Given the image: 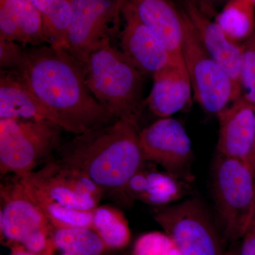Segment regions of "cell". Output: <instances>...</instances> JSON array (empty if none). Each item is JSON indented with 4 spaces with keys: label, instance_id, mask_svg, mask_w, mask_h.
<instances>
[{
    "label": "cell",
    "instance_id": "6da1fadb",
    "mask_svg": "<svg viewBox=\"0 0 255 255\" xmlns=\"http://www.w3.org/2000/svg\"><path fill=\"white\" fill-rule=\"evenodd\" d=\"M17 73L32 92L75 135L115 123L87 84V66L66 50L49 45L25 48Z\"/></svg>",
    "mask_w": 255,
    "mask_h": 255
},
{
    "label": "cell",
    "instance_id": "7a4b0ae2",
    "mask_svg": "<svg viewBox=\"0 0 255 255\" xmlns=\"http://www.w3.org/2000/svg\"><path fill=\"white\" fill-rule=\"evenodd\" d=\"M138 126L124 120L75 135L60 146V160L85 174L99 187L122 195L145 165Z\"/></svg>",
    "mask_w": 255,
    "mask_h": 255
},
{
    "label": "cell",
    "instance_id": "3957f363",
    "mask_svg": "<svg viewBox=\"0 0 255 255\" xmlns=\"http://www.w3.org/2000/svg\"><path fill=\"white\" fill-rule=\"evenodd\" d=\"M86 66L87 84L96 100L117 120L139 127L145 107L144 75L112 46L111 39L90 55Z\"/></svg>",
    "mask_w": 255,
    "mask_h": 255
},
{
    "label": "cell",
    "instance_id": "277c9868",
    "mask_svg": "<svg viewBox=\"0 0 255 255\" xmlns=\"http://www.w3.org/2000/svg\"><path fill=\"white\" fill-rule=\"evenodd\" d=\"M63 129L48 121L0 119V173L24 177L59 148Z\"/></svg>",
    "mask_w": 255,
    "mask_h": 255
},
{
    "label": "cell",
    "instance_id": "5b68a950",
    "mask_svg": "<svg viewBox=\"0 0 255 255\" xmlns=\"http://www.w3.org/2000/svg\"><path fill=\"white\" fill-rule=\"evenodd\" d=\"M213 170L214 201L225 231L231 239L241 238L253 219L254 172L241 159L219 153Z\"/></svg>",
    "mask_w": 255,
    "mask_h": 255
},
{
    "label": "cell",
    "instance_id": "8992f818",
    "mask_svg": "<svg viewBox=\"0 0 255 255\" xmlns=\"http://www.w3.org/2000/svg\"><path fill=\"white\" fill-rule=\"evenodd\" d=\"M182 55L193 95L206 113L217 116L242 95L227 72L203 46L186 13Z\"/></svg>",
    "mask_w": 255,
    "mask_h": 255
},
{
    "label": "cell",
    "instance_id": "52a82bcc",
    "mask_svg": "<svg viewBox=\"0 0 255 255\" xmlns=\"http://www.w3.org/2000/svg\"><path fill=\"white\" fill-rule=\"evenodd\" d=\"M152 217L182 255H228L211 216L199 199L155 208Z\"/></svg>",
    "mask_w": 255,
    "mask_h": 255
},
{
    "label": "cell",
    "instance_id": "ba28073f",
    "mask_svg": "<svg viewBox=\"0 0 255 255\" xmlns=\"http://www.w3.org/2000/svg\"><path fill=\"white\" fill-rule=\"evenodd\" d=\"M126 0H73L68 51L86 65L90 55L119 33Z\"/></svg>",
    "mask_w": 255,
    "mask_h": 255
},
{
    "label": "cell",
    "instance_id": "9c48e42d",
    "mask_svg": "<svg viewBox=\"0 0 255 255\" xmlns=\"http://www.w3.org/2000/svg\"><path fill=\"white\" fill-rule=\"evenodd\" d=\"M21 177L50 199L80 211L97 209L105 193L90 178L60 159L48 161L39 170Z\"/></svg>",
    "mask_w": 255,
    "mask_h": 255
},
{
    "label": "cell",
    "instance_id": "30bf717a",
    "mask_svg": "<svg viewBox=\"0 0 255 255\" xmlns=\"http://www.w3.org/2000/svg\"><path fill=\"white\" fill-rule=\"evenodd\" d=\"M139 142L146 162L192 179L189 172L194 157L192 143L180 122L172 117L159 119L140 130Z\"/></svg>",
    "mask_w": 255,
    "mask_h": 255
},
{
    "label": "cell",
    "instance_id": "8fae6325",
    "mask_svg": "<svg viewBox=\"0 0 255 255\" xmlns=\"http://www.w3.org/2000/svg\"><path fill=\"white\" fill-rule=\"evenodd\" d=\"M122 14L124 27L119 33V50L142 75L153 77L170 65L178 64L163 42L137 18L127 0Z\"/></svg>",
    "mask_w": 255,
    "mask_h": 255
},
{
    "label": "cell",
    "instance_id": "7c38bea8",
    "mask_svg": "<svg viewBox=\"0 0 255 255\" xmlns=\"http://www.w3.org/2000/svg\"><path fill=\"white\" fill-rule=\"evenodd\" d=\"M13 176L0 184V231L5 239L20 244L37 230L53 226L28 195L21 178Z\"/></svg>",
    "mask_w": 255,
    "mask_h": 255
},
{
    "label": "cell",
    "instance_id": "4fadbf2b",
    "mask_svg": "<svg viewBox=\"0 0 255 255\" xmlns=\"http://www.w3.org/2000/svg\"><path fill=\"white\" fill-rule=\"evenodd\" d=\"M180 2L203 46L242 90L241 45L231 41L219 23L201 9L196 0H180Z\"/></svg>",
    "mask_w": 255,
    "mask_h": 255
},
{
    "label": "cell",
    "instance_id": "5bb4252c",
    "mask_svg": "<svg viewBox=\"0 0 255 255\" xmlns=\"http://www.w3.org/2000/svg\"><path fill=\"white\" fill-rule=\"evenodd\" d=\"M217 117V153L248 164L255 142V107L241 95Z\"/></svg>",
    "mask_w": 255,
    "mask_h": 255
},
{
    "label": "cell",
    "instance_id": "9a60e30c",
    "mask_svg": "<svg viewBox=\"0 0 255 255\" xmlns=\"http://www.w3.org/2000/svg\"><path fill=\"white\" fill-rule=\"evenodd\" d=\"M145 164L124 187L121 196L126 201L164 207L190 194L192 179L146 167Z\"/></svg>",
    "mask_w": 255,
    "mask_h": 255
},
{
    "label": "cell",
    "instance_id": "2e32d148",
    "mask_svg": "<svg viewBox=\"0 0 255 255\" xmlns=\"http://www.w3.org/2000/svg\"><path fill=\"white\" fill-rule=\"evenodd\" d=\"M137 18L159 37L176 63L182 55L185 13L172 0H127Z\"/></svg>",
    "mask_w": 255,
    "mask_h": 255
},
{
    "label": "cell",
    "instance_id": "e0dca14e",
    "mask_svg": "<svg viewBox=\"0 0 255 255\" xmlns=\"http://www.w3.org/2000/svg\"><path fill=\"white\" fill-rule=\"evenodd\" d=\"M8 119L48 121L61 127L56 115L32 92L17 73L0 70V119Z\"/></svg>",
    "mask_w": 255,
    "mask_h": 255
},
{
    "label": "cell",
    "instance_id": "ac0fdd59",
    "mask_svg": "<svg viewBox=\"0 0 255 255\" xmlns=\"http://www.w3.org/2000/svg\"><path fill=\"white\" fill-rule=\"evenodd\" d=\"M152 78L153 86L144 105L155 117H171L190 105L193 92L185 65L174 63Z\"/></svg>",
    "mask_w": 255,
    "mask_h": 255
},
{
    "label": "cell",
    "instance_id": "d6986e66",
    "mask_svg": "<svg viewBox=\"0 0 255 255\" xmlns=\"http://www.w3.org/2000/svg\"><path fill=\"white\" fill-rule=\"evenodd\" d=\"M0 39L23 47L46 43L41 13L30 0H0Z\"/></svg>",
    "mask_w": 255,
    "mask_h": 255
},
{
    "label": "cell",
    "instance_id": "ffe728a7",
    "mask_svg": "<svg viewBox=\"0 0 255 255\" xmlns=\"http://www.w3.org/2000/svg\"><path fill=\"white\" fill-rule=\"evenodd\" d=\"M41 13L46 43L68 50L73 0H30Z\"/></svg>",
    "mask_w": 255,
    "mask_h": 255
},
{
    "label": "cell",
    "instance_id": "44dd1931",
    "mask_svg": "<svg viewBox=\"0 0 255 255\" xmlns=\"http://www.w3.org/2000/svg\"><path fill=\"white\" fill-rule=\"evenodd\" d=\"M20 178L28 195L55 229L75 227L92 228L94 211H80L63 205L45 195L26 179Z\"/></svg>",
    "mask_w": 255,
    "mask_h": 255
},
{
    "label": "cell",
    "instance_id": "7402d4cb",
    "mask_svg": "<svg viewBox=\"0 0 255 255\" xmlns=\"http://www.w3.org/2000/svg\"><path fill=\"white\" fill-rule=\"evenodd\" d=\"M255 7L252 0H229L215 21L231 41L242 45L254 31Z\"/></svg>",
    "mask_w": 255,
    "mask_h": 255
},
{
    "label": "cell",
    "instance_id": "603a6c76",
    "mask_svg": "<svg viewBox=\"0 0 255 255\" xmlns=\"http://www.w3.org/2000/svg\"><path fill=\"white\" fill-rule=\"evenodd\" d=\"M92 229L98 234L107 248L121 249L128 244L130 231L122 211L109 206L94 210Z\"/></svg>",
    "mask_w": 255,
    "mask_h": 255
},
{
    "label": "cell",
    "instance_id": "cb8c5ba5",
    "mask_svg": "<svg viewBox=\"0 0 255 255\" xmlns=\"http://www.w3.org/2000/svg\"><path fill=\"white\" fill-rule=\"evenodd\" d=\"M53 241L55 248L71 255H102L107 248L98 234L89 228L54 229Z\"/></svg>",
    "mask_w": 255,
    "mask_h": 255
},
{
    "label": "cell",
    "instance_id": "d4e9b609",
    "mask_svg": "<svg viewBox=\"0 0 255 255\" xmlns=\"http://www.w3.org/2000/svg\"><path fill=\"white\" fill-rule=\"evenodd\" d=\"M242 46V95L255 107V28Z\"/></svg>",
    "mask_w": 255,
    "mask_h": 255
},
{
    "label": "cell",
    "instance_id": "484cf974",
    "mask_svg": "<svg viewBox=\"0 0 255 255\" xmlns=\"http://www.w3.org/2000/svg\"><path fill=\"white\" fill-rule=\"evenodd\" d=\"M173 246L174 242L167 233H146L135 242L132 255H165Z\"/></svg>",
    "mask_w": 255,
    "mask_h": 255
},
{
    "label": "cell",
    "instance_id": "4316f807",
    "mask_svg": "<svg viewBox=\"0 0 255 255\" xmlns=\"http://www.w3.org/2000/svg\"><path fill=\"white\" fill-rule=\"evenodd\" d=\"M25 47L0 39V70L16 72L22 63Z\"/></svg>",
    "mask_w": 255,
    "mask_h": 255
},
{
    "label": "cell",
    "instance_id": "83f0119b",
    "mask_svg": "<svg viewBox=\"0 0 255 255\" xmlns=\"http://www.w3.org/2000/svg\"><path fill=\"white\" fill-rule=\"evenodd\" d=\"M238 255H255V223L252 221L244 236Z\"/></svg>",
    "mask_w": 255,
    "mask_h": 255
},
{
    "label": "cell",
    "instance_id": "f1b7e54d",
    "mask_svg": "<svg viewBox=\"0 0 255 255\" xmlns=\"http://www.w3.org/2000/svg\"><path fill=\"white\" fill-rule=\"evenodd\" d=\"M201 9L206 11L210 16L214 14V8L219 4H226L229 0H196Z\"/></svg>",
    "mask_w": 255,
    "mask_h": 255
},
{
    "label": "cell",
    "instance_id": "f546056e",
    "mask_svg": "<svg viewBox=\"0 0 255 255\" xmlns=\"http://www.w3.org/2000/svg\"><path fill=\"white\" fill-rule=\"evenodd\" d=\"M248 165L253 171V172H255V142L254 145H253V150H252L251 157H250L249 160L248 162Z\"/></svg>",
    "mask_w": 255,
    "mask_h": 255
},
{
    "label": "cell",
    "instance_id": "4dcf8cb0",
    "mask_svg": "<svg viewBox=\"0 0 255 255\" xmlns=\"http://www.w3.org/2000/svg\"><path fill=\"white\" fill-rule=\"evenodd\" d=\"M36 255L34 254H32V253H29V252L25 251L24 249L21 247V248H14V251H13L12 255Z\"/></svg>",
    "mask_w": 255,
    "mask_h": 255
},
{
    "label": "cell",
    "instance_id": "1f68e13d",
    "mask_svg": "<svg viewBox=\"0 0 255 255\" xmlns=\"http://www.w3.org/2000/svg\"><path fill=\"white\" fill-rule=\"evenodd\" d=\"M165 255H181L180 252L179 251V250L177 249V247H176L175 245L174 246L172 247L170 250L167 253H166Z\"/></svg>",
    "mask_w": 255,
    "mask_h": 255
},
{
    "label": "cell",
    "instance_id": "d6a6232c",
    "mask_svg": "<svg viewBox=\"0 0 255 255\" xmlns=\"http://www.w3.org/2000/svg\"><path fill=\"white\" fill-rule=\"evenodd\" d=\"M252 221L255 223V203H254V209H253V219H252ZM251 221V222H252Z\"/></svg>",
    "mask_w": 255,
    "mask_h": 255
},
{
    "label": "cell",
    "instance_id": "836d02e7",
    "mask_svg": "<svg viewBox=\"0 0 255 255\" xmlns=\"http://www.w3.org/2000/svg\"><path fill=\"white\" fill-rule=\"evenodd\" d=\"M252 1H253V4H254L255 6V0H252Z\"/></svg>",
    "mask_w": 255,
    "mask_h": 255
},
{
    "label": "cell",
    "instance_id": "e575fe53",
    "mask_svg": "<svg viewBox=\"0 0 255 255\" xmlns=\"http://www.w3.org/2000/svg\"><path fill=\"white\" fill-rule=\"evenodd\" d=\"M62 255H68V254H66V253H63V254Z\"/></svg>",
    "mask_w": 255,
    "mask_h": 255
}]
</instances>
